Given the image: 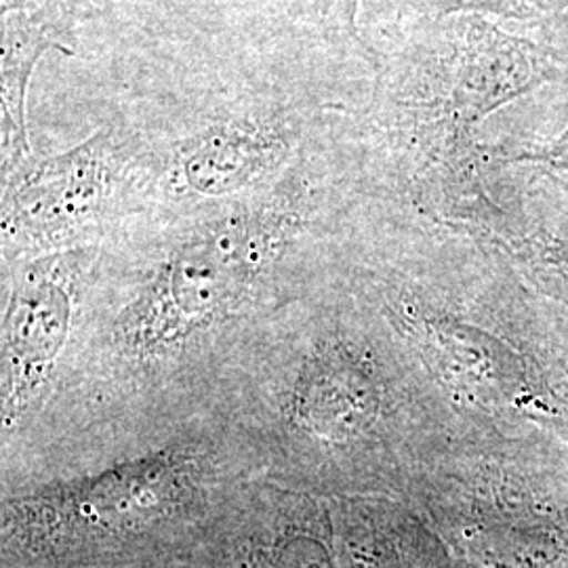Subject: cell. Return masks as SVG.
I'll list each match as a JSON object with an SVG mask.
<instances>
[{
	"mask_svg": "<svg viewBox=\"0 0 568 568\" xmlns=\"http://www.w3.org/2000/svg\"><path fill=\"white\" fill-rule=\"evenodd\" d=\"M283 243L274 215L225 220L182 244L122 318V337L143 356L161 354L225 321Z\"/></svg>",
	"mask_w": 568,
	"mask_h": 568,
	"instance_id": "6da1fadb",
	"label": "cell"
},
{
	"mask_svg": "<svg viewBox=\"0 0 568 568\" xmlns=\"http://www.w3.org/2000/svg\"><path fill=\"white\" fill-rule=\"evenodd\" d=\"M72 295L63 276L41 267L13 291L2 333V424L16 419L39 396L65 344Z\"/></svg>",
	"mask_w": 568,
	"mask_h": 568,
	"instance_id": "7a4b0ae2",
	"label": "cell"
},
{
	"mask_svg": "<svg viewBox=\"0 0 568 568\" xmlns=\"http://www.w3.org/2000/svg\"><path fill=\"white\" fill-rule=\"evenodd\" d=\"M192 474L190 459L182 453H156L138 462L112 467L95 478L47 495L41 506L63 514L93 518H124L163 508L180 497L185 476Z\"/></svg>",
	"mask_w": 568,
	"mask_h": 568,
	"instance_id": "3957f363",
	"label": "cell"
},
{
	"mask_svg": "<svg viewBox=\"0 0 568 568\" xmlns=\"http://www.w3.org/2000/svg\"><path fill=\"white\" fill-rule=\"evenodd\" d=\"M95 143L98 140H91L72 154L41 164L26 178L11 199V225L49 236L91 215L102 192Z\"/></svg>",
	"mask_w": 568,
	"mask_h": 568,
	"instance_id": "277c9868",
	"label": "cell"
},
{
	"mask_svg": "<svg viewBox=\"0 0 568 568\" xmlns=\"http://www.w3.org/2000/svg\"><path fill=\"white\" fill-rule=\"evenodd\" d=\"M291 408L295 424L310 436L344 440L365 419V382L345 354L325 347L304 366Z\"/></svg>",
	"mask_w": 568,
	"mask_h": 568,
	"instance_id": "5b68a950",
	"label": "cell"
},
{
	"mask_svg": "<svg viewBox=\"0 0 568 568\" xmlns=\"http://www.w3.org/2000/svg\"><path fill=\"white\" fill-rule=\"evenodd\" d=\"M276 143L244 131L206 138L185 161V180L206 196H224L255 180L276 159Z\"/></svg>",
	"mask_w": 568,
	"mask_h": 568,
	"instance_id": "8992f818",
	"label": "cell"
},
{
	"mask_svg": "<svg viewBox=\"0 0 568 568\" xmlns=\"http://www.w3.org/2000/svg\"><path fill=\"white\" fill-rule=\"evenodd\" d=\"M53 44L42 37L41 32L16 28L11 23L4 32V60H2V81H4V114L13 129V142L28 148L26 142V84L30 70L34 68L37 58L44 51V47Z\"/></svg>",
	"mask_w": 568,
	"mask_h": 568,
	"instance_id": "52a82bcc",
	"label": "cell"
}]
</instances>
